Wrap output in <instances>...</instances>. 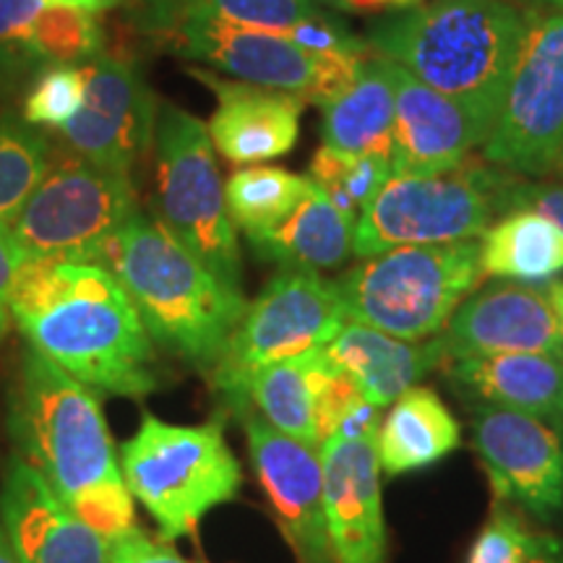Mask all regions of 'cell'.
Masks as SVG:
<instances>
[{
  "label": "cell",
  "mask_w": 563,
  "mask_h": 563,
  "mask_svg": "<svg viewBox=\"0 0 563 563\" xmlns=\"http://www.w3.org/2000/svg\"><path fill=\"white\" fill-rule=\"evenodd\" d=\"M42 5L47 9H70V11H81V13H102V11H112L121 9V5L131 3V0H40Z\"/></svg>",
  "instance_id": "40"
},
{
  "label": "cell",
  "mask_w": 563,
  "mask_h": 563,
  "mask_svg": "<svg viewBox=\"0 0 563 563\" xmlns=\"http://www.w3.org/2000/svg\"><path fill=\"white\" fill-rule=\"evenodd\" d=\"M45 9L40 0H0V91L42 74L34 32Z\"/></svg>",
  "instance_id": "33"
},
{
  "label": "cell",
  "mask_w": 563,
  "mask_h": 563,
  "mask_svg": "<svg viewBox=\"0 0 563 563\" xmlns=\"http://www.w3.org/2000/svg\"><path fill=\"white\" fill-rule=\"evenodd\" d=\"M87 97V74L84 66L45 68L34 79V87L24 102V121L32 125L63 129L81 110Z\"/></svg>",
  "instance_id": "34"
},
{
  "label": "cell",
  "mask_w": 563,
  "mask_h": 563,
  "mask_svg": "<svg viewBox=\"0 0 563 563\" xmlns=\"http://www.w3.org/2000/svg\"><path fill=\"white\" fill-rule=\"evenodd\" d=\"M0 563H21L16 551H13L11 540H9V532H5L3 522H0Z\"/></svg>",
  "instance_id": "42"
},
{
  "label": "cell",
  "mask_w": 563,
  "mask_h": 563,
  "mask_svg": "<svg viewBox=\"0 0 563 563\" xmlns=\"http://www.w3.org/2000/svg\"><path fill=\"white\" fill-rule=\"evenodd\" d=\"M95 264L121 279L162 350L199 371L214 368L249 300L214 277L165 224L139 211Z\"/></svg>",
  "instance_id": "4"
},
{
  "label": "cell",
  "mask_w": 563,
  "mask_h": 563,
  "mask_svg": "<svg viewBox=\"0 0 563 563\" xmlns=\"http://www.w3.org/2000/svg\"><path fill=\"white\" fill-rule=\"evenodd\" d=\"M0 522L21 563H108V540L81 522L16 456L0 488Z\"/></svg>",
  "instance_id": "18"
},
{
  "label": "cell",
  "mask_w": 563,
  "mask_h": 563,
  "mask_svg": "<svg viewBox=\"0 0 563 563\" xmlns=\"http://www.w3.org/2000/svg\"><path fill=\"white\" fill-rule=\"evenodd\" d=\"M136 214L131 175L79 157L47 170L9 230L30 262H97Z\"/></svg>",
  "instance_id": "10"
},
{
  "label": "cell",
  "mask_w": 563,
  "mask_h": 563,
  "mask_svg": "<svg viewBox=\"0 0 563 563\" xmlns=\"http://www.w3.org/2000/svg\"><path fill=\"white\" fill-rule=\"evenodd\" d=\"M420 0H334V9L344 13H357V16H386V13L410 9Z\"/></svg>",
  "instance_id": "39"
},
{
  "label": "cell",
  "mask_w": 563,
  "mask_h": 563,
  "mask_svg": "<svg viewBox=\"0 0 563 563\" xmlns=\"http://www.w3.org/2000/svg\"><path fill=\"white\" fill-rule=\"evenodd\" d=\"M553 422H555V426H559V428H561V431H563V410H561V415H559V418H555Z\"/></svg>",
  "instance_id": "45"
},
{
  "label": "cell",
  "mask_w": 563,
  "mask_h": 563,
  "mask_svg": "<svg viewBox=\"0 0 563 563\" xmlns=\"http://www.w3.org/2000/svg\"><path fill=\"white\" fill-rule=\"evenodd\" d=\"M26 262L30 258L19 249V243L13 241L9 224L0 222V340L9 332L13 290H16V282L21 272H24Z\"/></svg>",
  "instance_id": "38"
},
{
  "label": "cell",
  "mask_w": 563,
  "mask_h": 563,
  "mask_svg": "<svg viewBox=\"0 0 563 563\" xmlns=\"http://www.w3.org/2000/svg\"><path fill=\"white\" fill-rule=\"evenodd\" d=\"M545 295H548V300H551L555 319H559L561 332H563V282H553V285H548Z\"/></svg>",
  "instance_id": "41"
},
{
  "label": "cell",
  "mask_w": 563,
  "mask_h": 563,
  "mask_svg": "<svg viewBox=\"0 0 563 563\" xmlns=\"http://www.w3.org/2000/svg\"><path fill=\"white\" fill-rule=\"evenodd\" d=\"M121 462L133 501L152 514L165 540L194 534L201 519L232 501L243 485L222 420L170 426L144 415L133 439L123 443Z\"/></svg>",
  "instance_id": "6"
},
{
  "label": "cell",
  "mask_w": 563,
  "mask_h": 563,
  "mask_svg": "<svg viewBox=\"0 0 563 563\" xmlns=\"http://www.w3.org/2000/svg\"><path fill=\"white\" fill-rule=\"evenodd\" d=\"M159 40L180 58L199 60L228 79L292 91L319 108L357 79L371 53H308L279 30L217 19L183 21Z\"/></svg>",
  "instance_id": "11"
},
{
  "label": "cell",
  "mask_w": 563,
  "mask_h": 563,
  "mask_svg": "<svg viewBox=\"0 0 563 563\" xmlns=\"http://www.w3.org/2000/svg\"><path fill=\"white\" fill-rule=\"evenodd\" d=\"M473 441L496 501L543 522L563 514V431L553 420L477 407Z\"/></svg>",
  "instance_id": "13"
},
{
  "label": "cell",
  "mask_w": 563,
  "mask_h": 563,
  "mask_svg": "<svg viewBox=\"0 0 563 563\" xmlns=\"http://www.w3.org/2000/svg\"><path fill=\"white\" fill-rule=\"evenodd\" d=\"M394 81V175H441L464 165L485 139L460 104L391 63Z\"/></svg>",
  "instance_id": "19"
},
{
  "label": "cell",
  "mask_w": 563,
  "mask_h": 563,
  "mask_svg": "<svg viewBox=\"0 0 563 563\" xmlns=\"http://www.w3.org/2000/svg\"><path fill=\"white\" fill-rule=\"evenodd\" d=\"M11 435L21 460L104 540L136 527L133 496L95 391L32 347L11 402Z\"/></svg>",
  "instance_id": "2"
},
{
  "label": "cell",
  "mask_w": 563,
  "mask_h": 563,
  "mask_svg": "<svg viewBox=\"0 0 563 563\" xmlns=\"http://www.w3.org/2000/svg\"><path fill=\"white\" fill-rule=\"evenodd\" d=\"M344 323L347 313L334 282L319 272L282 269L249 302L222 357L211 368V382L230 407L245 415L251 382L258 371L302 352L323 350Z\"/></svg>",
  "instance_id": "9"
},
{
  "label": "cell",
  "mask_w": 563,
  "mask_h": 563,
  "mask_svg": "<svg viewBox=\"0 0 563 563\" xmlns=\"http://www.w3.org/2000/svg\"><path fill=\"white\" fill-rule=\"evenodd\" d=\"M391 175V159L352 154L323 144L308 165V178L347 214L357 217Z\"/></svg>",
  "instance_id": "31"
},
{
  "label": "cell",
  "mask_w": 563,
  "mask_h": 563,
  "mask_svg": "<svg viewBox=\"0 0 563 563\" xmlns=\"http://www.w3.org/2000/svg\"><path fill=\"white\" fill-rule=\"evenodd\" d=\"M355 222L357 217L342 211L311 183V191L302 196L290 217L266 235L251 241V245L258 256L282 264V269H336L352 256Z\"/></svg>",
  "instance_id": "23"
},
{
  "label": "cell",
  "mask_w": 563,
  "mask_h": 563,
  "mask_svg": "<svg viewBox=\"0 0 563 563\" xmlns=\"http://www.w3.org/2000/svg\"><path fill=\"white\" fill-rule=\"evenodd\" d=\"M104 51V32L91 13L45 9L34 32V53L42 70L55 66H87Z\"/></svg>",
  "instance_id": "32"
},
{
  "label": "cell",
  "mask_w": 563,
  "mask_h": 563,
  "mask_svg": "<svg viewBox=\"0 0 563 563\" xmlns=\"http://www.w3.org/2000/svg\"><path fill=\"white\" fill-rule=\"evenodd\" d=\"M87 97L60 133L91 165L131 175L152 150L157 131V100L136 63L100 55L84 66Z\"/></svg>",
  "instance_id": "14"
},
{
  "label": "cell",
  "mask_w": 563,
  "mask_h": 563,
  "mask_svg": "<svg viewBox=\"0 0 563 563\" xmlns=\"http://www.w3.org/2000/svg\"><path fill=\"white\" fill-rule=\"evenodd\" d=\"M323 352L336 368L355 378L365 399L378 410L418 386L420 378H426L439 365L449 363L441 336L407 342L355 321L344 323L342 332Z\"/></svg>",
  "instance_id": "22"
},
{
  "label": "cell",
  "mask_w": 563,
  "mask_h": 563,
  "mask_svg": "<svg viewBox=\"0 0 563 563\" xmlns=\"http://www.w3.org/2000/svg\"><path fill=\"white\" fill-rule=\"evenodd\" d=\"M251 462L269 498L274 517L298 563H336L323 504V467L319 449L279 433L245 412Z\"/></svg>",
  "instance_id": "15"
},
{
  "label": "cell",
  "mask_w": 563,
  "mask_h": 563,
  "mask_svg": "<svg viewBox=\"0 0 563 563\" xmlns=\"http://www.w3.org/2000/svg\"><path fill=\"white\" fill-rule=\"evenodd\" d=\"M308 191L311 180L272 165L243 167L224 183L232 222L249 241H256L285 222Z\"/></svg>",
  "instance_id": "29"
},
{
  "label": "cell",
  "mask_w": 563,
  "mask_h": 563,
  "mask_svg": "<svg viewBox=\"0 0 563 563\" xmlns=\"http://www.w3.org/2000/svg\"><path fill=\"white\" fill-rule=\"evenodd\" d=\"M11 319L32 350L91 391L144 397L159 386L157 344L108 266L40 258L26 262Z\"/></svg>",
  "instance_id": "1"
},
{
  "label": "cell",
  "mask_w": 563,
  "mask_h": 563,
  "mask_svg": "<svg viewBox=\"0 0 563 563\" xmlns=\"http://www.w3.org/2000/svg\"><path fill=\"white\" fill-rule=\"evenodd\" d=\"M108 563H194L173 551V545L157 543L150 534L131 527L108 540Z\"/></svg>",
  "instance_id": "36"
},
{
  "label": "cell",
  "mask_w": 563,
  "mask_h": 563,
  "mask_svg": "<svg viewBox=\"0 0 563 563\" xmlns=\"http://www.w3.org/2000/svg\"><path fill=\"white\" fill-rule=\"evenodd\" d=\"M332 368L334 363L323 350L302 352L258 371L249 399L279 433L319 449V397Z\"/></svg>",
  "instance_id": "26"
},
{
  "label": "cell",
  "mask_w": 563,
  "mask_h": 563,
  "mask_svg": "<svg viewBox=\"0 0 563 563\" xmlns=\"http://www.w3.org/2000/svg\"><path fill=\"white\" fill-rule=\"evenodd\" d=\"M313 3H316V0H313ZM321 3H332L334 5V0H321Z\"/></svg>",
  "instance_id": "46"
},
{
  "label": "cell",
  "mask_w": 563,
  "mask_h": 563,
  "mask_svg": "<svg viewBox=\"0 0 563 563\" xmlns=\"http://www.w3.org/2000/svg\"><path fill=\"white\" fill-rule=\"evenodd\" d=\"M449 363L460 357L563 352V332L545 290L498 285L470 295L439 334Z\"/></svg>",
  "instance_id": "17"
},
{
  "label": "cell",
  "mask_w": 563,
  "mask_h": 563,
  "mask_svg": "<svg viewBox=\"0 0 563 563\" xmlns=\"http://www.w3.org/2000/svg\"><path fill=\"white\" fill-rule=\"evenodd\" d=\"M154 150L159 222L230 290L243 292L238 228L207 125L175 104H162Z\"/></svg>",
  "instance_id": "8"
},
{
  "label": "cell",
  "mask_w": 563,
  "mask_h": 563,
  "mask_svg": "<svg viewBox=\"0 0 563 563\" xmlns=\"http://www.w3.org/2000/svg\"><path fill=\"white\" fill-rule=\"evenodd\" d=\"M323 144L352 154L391 159L394 150V81L391 66L368 53L361 74L334 100L323 102Z\"/></svg>",
  "instance_id": "25"
},
{
  "label": "cell",
  "mask_w": 563,
  "mask_h": 563,
  "mask_svg": "<svg viewBox=\"0 0 563 563\" xmlns=\"http://www.w3.org/2000/svg\"><path fill=\"white\" fill-rule=\"evenodd\" d=\"M509 175L464 165L441 175H389L355 222L352 253L371 258L405 245L477 241L504 214Z\"/></svg>",
  "instance_id": "7"
},
{
  "label": "cell",
  "mask_w": 563,
  "mask_h": 563,
  "mask_svg": "<svg viewBox=\"0 0 563 563\" xmlns=\"http://www.w3.org/2000/svg\"><path fill=\"white\" fill-rule=\"evenodd\" d=\"M460 422L428 386H412L391 402L376 435L378 464L386 475L431 467L460 446Z\"/></svg>",
  "instance_id": "24"
},
{
  "label": "cell",
  "mask_w": 563,
  "mask_h": 563,
  "mask_svg": "<svg viewBox=\"0 0 563 563\" xmlns=\"http://www.w3.org/2000/svg\"><path fill=\"white\" fill-rule=\"evenodd\" d=\"M481 279V241H462L405 245L363 258L334 287L347 321L426 342L446 329Z\"/></svg>",
  "instance_id": "5"
},
{
  "label": "cell",
  "mask_w": 563,
  "mask_h": 563,
  "mask_svg": "<svg viewBox=\"0 0 563 563\" xmlns=\"http://www.w3.org/2000/svg\"><path fill=\"white\" fill-rule=\"evenodd\" d=\"M136 24L152 37L191 19H217L232 24L287 30L298 21L321 13L313 0H131Z\"/></svg>",
  "instance_id": "28"
},
{
  "label": "cell",
  "mask_w": 563,
  "mask_h": 563,
  "mask_svg": "<svg viewBox=\"0 0 563 563\" xmlns=\"http://www.w3.org/2000/svg\"><path fill=\"white\" fill-rule=\"evenodd\" d=\"M191 76L214 91L217 110L207 131L214 150L232 165H262L285 157L298 144L300 115L308 104L300 95L222 79L199 68H191Z\"/></svg>",
  "instance_id": "20"
},
{
  "label": "cell",
  "mask_w": 563,
  "mask_h": 563,
  "mask_svg": "<svg viewBox=\"0 0 563 563\" xmlns=\"http://www.w3.org/2000/svg\"><path fill=\"white\" fill-rule=\"evenodd\" d=\"M376 435L336 433L319 446L329 540L336 563H386L382 464Z\"/></svg>",
  "instance_id": "16"
},
{
  "label": "cell",
  "mask_w": 563,
  "mask_h": 563,
  "mask_svg": "<svg viewBox=\"0 0 563 563\" xmlns=\"http://www.w3.org/2000/svg\"><path fill=\"white\" fill-rule=\"evenodd\" d=\"M446 376L470 402L555 420L563 410V352L460 357Z\"/></svg>",
  "instance_id": "21"
},
{
  "label": "cell",
  "mask_w": 563,
  "mask_h": 563,
  "mask_svg": "<svg viewBox=\"0 0 563 563\" xmlns=\"http://www.w3.org/2000/svg\"><path fill=\"white\" fill-rule=\"evenodd\" d=\"M51 170V144L24 118L0 115V222L9 224Z\"/></svg>",
  "instance_id": "30"
},
{
  "label": "cell",
  "mask_w": 563,
  "mask_h": 563,
  "mask_svg": "<svg viewBox=\"0 0 563 563\" xmlns=\"http://www.w3.org/2000/svg\"><path fill=\"white\" fill-rule=\"evenodd\" d=\"M538 5V11H551V13H563V0H532Z\"/></svg>",
  "instance_id": "43"
},
{
  "label": "cell",
  "mask_w": 563,
  "mask_h": 563,
  "mask_svg": "<svg viewBox=\"0 0 563 563\" xmlns=\"http://www.w3.org/2000/svg\"><path fill=\"white\" fill-rule=\"evenodd\" d=\"M514 209H532L545 214L548 220L563 230V186H548V183H522L511 178L504 196V214Z\"/></svg>",
  "instance_id": "37"
},
{
  "label": "cell",
  "mask_w": 563,
  "mask_h": 563,
  "mask_svg": "<svg viewBox=\"0 0 563 563\" xmlns=\"http://www.w3.org/2000/svg\"><path fill=\"white\" fill-rule=\"evenodd\" d=\"M530 527L517 514L498 509L477 534L467 563H517L519 548Z\"/></svg>",
  "instance_id": "35"
},
{
  "label": "cell",
  "mask_w": 563,
  "mask_h": 563,
  "mask_svg": "<svg viewBox=\"0 0 563 563\" xmlns=\"http://www.w3.org/2000/svg\"><path fill=\"white\" fill-rule=\"evenodd\" d=\"M555 173H559V175H561V178H563V150H561V157H559V165H555Z\"/></svg>",
  "instance_id": "44"
},
{
  "label": "cell",
  "mask_w": 563,
  "mask_h": 563,
  "mask_svg": "<svg viewBox=\"0 0 563 563\" xmlns=\"http://www.w3.org/2000/svg\"><path fill=\"white\" fill-rule=\"evenodd\" d=\"M563 150V13L527 11L485 159L522 175L555 173Z\"/></svg>",
  "instance_id": "12"
},
{
  "label": "cell",
  "mask_w": 563,
  "mask_h": 563,
  "mask_svg": "<svg viewBox=\"0 0 563 563\" xmlns=\"http://www.w3.org/2000/svg\"><path fill=\"white\" fill-rule=\"evenodd\" d=\"M483 277L543 282L563 272V230L532 209L506 211L481 235Z\"/></svg>",
  "instance_id": "27"
},
{
  "label": "cell",
  "mask_w": 563,
  "mask_h": 563,
  "mask_svg": "<svg viewBox=\"0 0 563 563\" xmlns=\"http://www.w3.org/2000/svg\"><path fill=\"white\" fill-rule=\"evenodd\" d=\"M525 24L511 0H420L373 21L368 47L454 100L488 139Z\"/></svg>",
  "instance_id": "3"
}]
</instances>
